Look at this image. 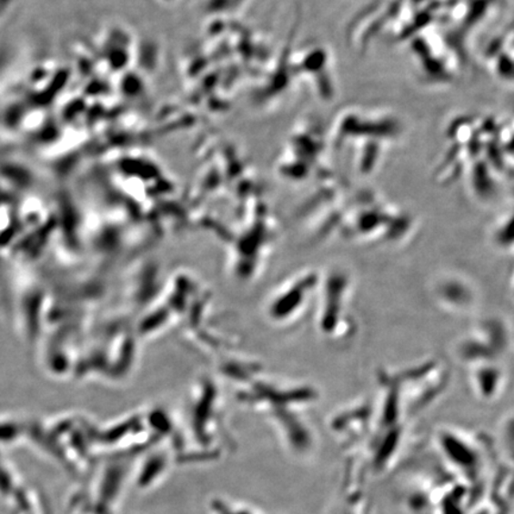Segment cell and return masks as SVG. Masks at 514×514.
I'll return each mask as SVG.
<instances>
[{
    "mask_svg": "<svg viewBox=\"0 0 514 514\" xmlns=\"http://www.w3.org/2000/svg\"><path fill=\"white\" fill-rule=\"evenodd\" d=\"M339 131L344 142L353 140L344 146L349 149L355 171L361 176H369L378 167L394 143L399 141L403 127L400 119L390 112L353 107L344 114Z\"/></svg>",
    "mask_w": 514,
    "mask_h": 514,
    "instance_id": "6da1fadb",
    "label": "cell"
}]
</instances>
